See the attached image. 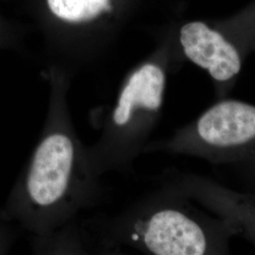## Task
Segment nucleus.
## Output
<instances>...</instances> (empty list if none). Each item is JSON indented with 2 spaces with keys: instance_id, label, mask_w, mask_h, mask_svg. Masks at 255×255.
Listing matches in <instances>:
<instances>
[{
  "instance_id": "f257e3e1",
  "label": "nucleus",
  "mask_w": 255,
  "mask_h": 255,
  "mask_svg": "<svg viewBox=\"0 0 255 255\" xmlns=\"http://www.w3.org/2000/svg\"><path fill=\"white\" fill-rule=\"evenodd\" d=\"M138 227L135 239L157 255H224L237 236L225 220L195 209L159 210Z\"/></svg>"
},
{
  "instance_id": "39448f33",
  "label": "nucleus",
  "mask_w": 255,
  "mask_h": 255,
  "mask_svg": "<svg viewBox=\"0 0 255 255\" xmlns=\"http://www.w3.org/2000/svg\"><path fill=\"white\" fill-rule=\"evenodd\" d=\"M192 196L255 245V195L231 190L205 178L194 180Z\"/></svg>"
},
{
  "instance_id": "7ed1b4c3",
  "label": "nucleus",
  "mask_w": 255,
  "mask_h": 255,
  "mask_svg": "<svg viewBox=\"0 0 255 255\" xmlns=\"http://www.w3.org/2000/svg\"><path fill=\"white\" fill-rule=\"evenodd\" d=\"M179 40L184 56L207 72L219 99H224L242 70L244 54L220 35L212 21L185 23L180 29Z\"/></svg>"
},
{
  "instance_id": "0eeeda50",
  "label": "nucleus",
  "mask_w": 255,
  "mask_h": 255,
  "mask_svg": "<svg viewBox=\"0 0 255 255\" xmlns=\"http://www.w3.org/2000/svg\"><path fill=\"white\" fill-rule=\"evenodd\" d=\"M47 4L57 17L69 22L89 21L111 8L109 0H47Z\"/></svg>"
},
{
  "instance_id": "423d86ee",
  "label": "nucleus",
  "mask_w": 255,
  "mask_h": 255,
  "mask_svg": "<svg viewBox=\"0 0 255 255\" xmlns=\"http://www.w3.org/2000/svg\"><path fill=\"white\" fill-rule=\"evenodd\" d=\"M164 86V69L154 63L143 64L129 77L120 95L115 122L119 126L127 124L137 110L158 112L163 104Z\"/></svg>"
},
{
  "instance_id": "20e7f679",
  "label": "nucleus",
  "mask_w": 255,
  "mask_h": 255,
  "mask_svg": "<svg viewBox=\"0 0 255 255\" xmlns=\"http://www.w3.org/2000/svg\"><path fill=\"white\" fill-rule=\"evenodd\" d=\"M73 164V145L64 134L46 137L37 148L27 179L31 200L41 206L59 201L66 190Z\"/></svg>"
},
{
  "instance_id": "f03ea898",
  "label": "nucleus",
  "mask_w": 255,
  "mask_h": 255,
  "mask_svg": "<svg viewBox=\"0 0 255 255\" xmlns=\"http://www.w3.org/2000/svg\"><path fill=\"white\" fill-rule=\"evenodd\" d=\"M183 146L215 164H238L254 157L255 105L219 100L188 128Z\"/></svg>"
}]
</instances>
